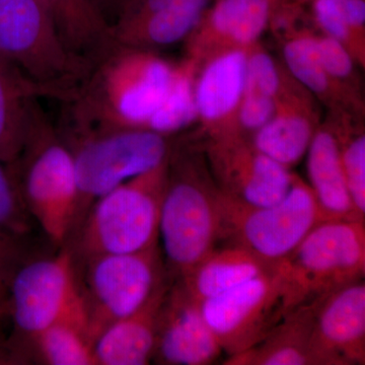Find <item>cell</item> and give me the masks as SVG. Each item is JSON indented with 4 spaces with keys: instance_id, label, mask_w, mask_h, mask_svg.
<instances>
[{
    "instance_id": "cell-34",
    "label": "cell",
    "mask_w": 365,
    "mask_h": 365,
    "mask_svg": "<svg viewBox=\"0 0 365 365\" xmlns=\"http://www.w3.org/2000/svg\"><path fill=\"white\" fill-rule=\"evenodd\" d=\"M24 235L0 227V290L9 294L14 273L29 258Z\"/></svg>"
},
{
    "instance_id": "cell-14",
    "label": "cell",
    "mask_w": 365,
    "mask_h": 365,
    "mask_svg": "<svg viewBox=\"0 0 365 365\" xmlns=\"http://www.w3.org/2000/svg\"><path fill=\"white\" fill-rule=\"evenodd\" d=\"M222 352L201 302L178 280L163 300L153 359L163 364L207 365Z\"/></svg>"
},
{
    "instance_id": "cell-6",
    "label": "cell",
    "mask_w": 365,
    "mask_h": 365,
    "mask_svg": "<svg viewBox=\"0 0 365 365\" xmlns=\"http://www.w3.org/2000/svg\"><path fill=\"white\" fill-rule=\"evenodd\" d=\"M7 295L14 324L4 345L7 361H20L26 343L57 322H81L88 330L78 268L68 247L51 258L28 259L14 273Z\"/></svg>"
},
{
    "instance_id": "cell-16",
    "label": "cell",
    "mask_w": 365,
    "mask_h": 365,
    "mask_svg": "<svg viewBox=\"0 0 365 365\" xmlns=\"http://www.w3.org/2000/svg\"><path fill=\"white\" fill-rule=\"evenodd\" d=\"M249 49L215 53L199 63L195 78L197 121L209 137L240 133L237 113L246 88Z\"/></svg>"
},
{
    "instance_id": "cell-12",
    "label": "cell",
    "mask_w": 365,
    "mask_h": 365,
    "mask_svg": "<svg viewBox=\"0 0 365 365\" xmlns=\"http://www.w3.org/2000/svg\"><path fill=\"white\" fill-rule=\"evenodd\" d=\"M206 155L217 188L250 205L279 202L294 174L257 150L242 133L209 137Z\"/></svg>"
},
{
    "instance_id": "cell-24",
    "label": "cell",
    "mask_w": 365,
    "mask_h": 365,
    "mask_svg": "<svg viewBox=\"0 0 365 365\" xmlns=\"http://www.w3.org/2000/svg\"><path fill=\"white\" fill-rule=\"evenodd\" d=\"M213 0H173L135 25L113 28L117 44L153 50L186 41Z\"/></svg>"
},
{
    "instance_id": "cell-11",
    "label": "cell",
    "mask_w": 365,
    "mask_h": 365,
    "mask_svg": "<svg viewBox=\"0 0 365 365\" xmlns=\"http://www.w3.org/2000/svg\"><path fill=\"white\" fill-rule=\"evenodd\" d=\"M204 318L227 356L261 342L287 314L284 280L272 270L201 302Z\"/></svg>"
},
{
    "instance_id": "cell-18",
    "label": "cell",
    "mask_w": 365,
    "mask_h": 365,
    "mask_svg": "<svg viewBox=\"0 0 365 365\" xmlns=\"http://www.w3.org/2000/svg\"><path fill=\"white\" fill-rule=\"evenodd\" d=\"M170 285L163 282L133 314L107 327L93 343L96 364L144 365L153 359L160 309Z\"/></svg>"
},
{
    "instance_id": "cell-15",
    "label": "cell",
    "mask_w": 365,
    "mask_h": 365,
    "mask_svg": "<svg viewBox=\"0 0 365 365\" xmlns=\"http://www.w3.org/2000/svg\"><path fill=\"white\" fill-rule=\"evenodd\" d=\"M278 0H213L187 42V57L200 63L215 53L250 49L270 25Z\"/></svg>"
},
{
    "instance_id": "cell-8",
    "label": "cell",
    "mask_w": 365,
    "mask_h": 365,
    "mask_svg": "<svg viewBox=\"0 0 365 365\" xmlns=\"http://www.w3.org/2000/svg\"><path fill=\"white\" fill-rule=\"evenodd\" d=\"M284 280L287 314L364 280L365 228L362 220H326L314 227L287 258L277 262Z\"/></svg>"
},
{
    "instance_id": "cell-17",
    "label": "cell",
    "mask_w": 365,
    "mask_h": 365,
    "mask_svg": "<svg viewBox=\"0 0 365 365\" xmlns=\"http://www.w3.org/2000/svg\"><path fill=\"white\" fill-rule=\"evenodd\" d=\"M309 97V91L290 76L276 100L275 114L250 138L257 150L289 170L307 155L319 128Z\"/></svg>"
},
{
    "instance_id": "cell-7",
    "label": "cell",
    "mask_w": 365,
    "mask_h": 365,
    "mask_svg": "<svg viewBox=\"0 0 365 365\" xmlns=\"http://www.w3.org/2000/svg\"><path fill=\"white\" fill-rule=\"evenodd\" d=\"M0 54L61 102L91 68L67 49L41 0H0Z\"/></svg>"
},
{
    "instance_id": "cell-2",
    "label": "cell",
    "mask_w": 365,
    "mask_h": 365,
    "mask_svg": "<svg viewBox=\"0 0 365 365\" xmlns=\"http://www.w3.org/2000/svg\"><path fill=\"white\" fill-rule=\"evenodd\" d=\"M61 118L56 127L71 151L78 178L73 230L98 198L132 178L155 169L172 153L169 136L157 132L88 123L66 113Z\"/></svg>"
},
{
    "instance_id": "cell-28",
    "label": "cell",
    "mask_w": 365,
    "mask_h": 365,
    "mask_svg": "<svg viewBox=\"0 0 365 365\" xmlns=\"http://www.w3.org/2000/svg\"><path fill=\"white\" fill-rule=\"evenodd\" d=\"M311 4L322 32L339 41L356 62L364 63L365 0H313Z\"/></svg>"
},
{
    "instance_id": "cell-3",
    "label": "cell",
    "mask_w": 365,
    "mask_h": 365,
    "mask_svg": "<svg viewBox=\"0 0 365 365\" xmlns=\"http://www.w3.org/2000/svg\"><path fill=\"white\" fill-rule=\"evenodd\" d=\"M9 165L29 215L61 248L76 225L78 178L71 150L38 100L31 105L23 150Z\"/></svg>"
},
{
    "instance_id": "cell-1",
    "label": "cell",
    "mask_w": 365,
    "mask_h": 365,
    "mask_svg": "<svg viewBox=\"0 0 365 365\" xmlns=\"http://www.w3.org/2000/svg\"><path fill=\"white\" fill-rule=\"evenodd\" d=\"M176 67L153 50L116 44L64 101L63 112L88 123L148 130Z\"/></svg>"
},
{
    "instance_id": "cell-35",
    "label": "cell",
    "mask_w": 365,
    "mask_h": 365,
    "mask_svg": "<svg viewBox=\"0 0 365 365\" xmlns=\"http://www.w3.org/2000/svg\"><path fill=\"white\" fill-rule=\"evenodd\" d=\"M97 1L113 26L119 14L123 11L125 7L130 4L132 0H97Z\"/></svg>"
},
{
    "instance_id": "cell-31",
    "label": "cell",
    "mask_w": 365,
    "mask_h": 365,
    "mask_svg": "<svg viewBox=\"0 0 365 365\" xmlns=\"http://www.w3.org/2000/svg\"><path fill=\"white\" fill-rule=\"evenodd\" d=\"M31 220L11 165L0 160V227L26 237Z\"/></svg>"
},
{
    "instance_id": "cell-25",
    "label": "cell",
    "mask_w": 365,
    "mask_h": 365,
    "mask_svg": "<svg viewBox=\"0 0 365 365\" xmlns=\"http://www.w3.org/2000/svg\"><path fill=\"white\" fill-rule=\"evenodd\" d=\"M283 60L295 81L328 104L345 102L353 93L327 74L317 52L316 36L306 31L288 37L283 45Z\"/></svg>"
},
{
    "instance_id": "cell-33",
    "label": "cell",
    "mask_w": 365,
    "mask_h": 365,
    "mask_svg": "<svg viewBox=\"0 0 365 365\" xmlns=\"http://www.w3.org/2000/svg\"><path fill=\"white\" fill-rule=\"evenodd\" d=\"M276 107L275 98L245 91L237 113V131L245 135L259 130L274 116Z\"/></svg>"
},
{
    "instance_id": "cell-23",
    "label": "cell",
    "mask_w": 365,
    "mask_h": 365,
    "mask_svg": "<svg viewBox=\"0 0 365 365\" xmlns=\"http://www.w3.org/2000/svg\"><path fill=\"white\" fill-rule=\"evenodd\" d=\"M275 264L263 260L241 246L230 244L227 248L213 250L186 276L178 280L202 302L269 272Z\"/></svg>"
},
{
    "instance_id": "cell-37",
    "label": "cell",
    "mask_w": 365,
    "mask_h": 365,
    "mask_svg": "<svg viewBox=\"0 0 365 365\" xmlns=\"http://www.w3.org/2000/svg\"><path fill=\"white\" fill-rule=\"evenodd\" d=\"M289 1L294 2V4H300V6H304V4H307L309 2L311 4L313 0H289Z\"/></svg>"
},
{
    "instance_id": "cell-5",
    "label": "cell",
    "mask_w": 365,
    "mask_h": 365,
    "mask_svg": "<svg viewBox=\"0 0 365 365\" xmlns=\"http://www.w3.org/2000/svg\"><path fill=\"white\" fill-rule=\"evenodd\" d=\"M218 192L192 155L172 150L160 235L168 267L178 279L200 263L222 239Z\"/></svg>"
},
{
    "instance_id": "cell-19",
    "label": "cell",
    "mask_w": 365,
    "mask_h": 365,
    "mask_svg": "<svg viewBox=\"0 0 365 365\" xmlns=\"http://www.w3.org/2000/svg\"><path fill=\"white\" fill-rule=\"evenodd\" d=\"M309 184L328 220H362L352 202L333 127H319L307 153Z\"/></svg>"
},
{
    "instance_id": "cell-9",
    "label": "cell",
    "mask_w": 365,
    "mask_h": 365,
    "mask_svg": "<svg viewBox=\"0 0 365 365\" xmlns=\"http://www.w3.org/2000/svg\"><path fill=\"white\" fill-rule=\"evenodd\" d=\"M222 239L277 263L300 244L319 223L326 222L309 184L294 175L287 195L268 206L250 205L218 192Z\"/></svg>"
},
{
    "instance_id": "cell-21",
    "label": "cell",
    "mask_w": 365,
    "mask_h": 365,
    "mask_svg": "<svg viewBox=\"0 0 365 365\" xmlns=\"http://www.w3.org/2000/svg\"><path fill=\"white\" fill-rule=\"evenodd\" d=\"M314 300L289 312L258 344L228 356L230 365H314L311 337Z\"/></svg>"
},
{
    "instance_id": "cell-4",
    "label": "cell",
    "mask_w": 365,
    "mask_h": 365,
    "mask_svg": "<svg viewBox=\"0 0 365 365\" xmlns=\"http://www.w3.org/2000/svg\"><path fill=\"white\" fill-rule=\"evenodd\" d=\"M168 172L169 160L98 198L64 245L74 260L157 246Z\"/></svg>"
},
{
    "instance_id": "cell-36",
    "label": "cell",
    "mask_w": 365,
    "mask_h": 365,
    "mask_svg": "<svg viewBox=\"0 0 365 365\" xmlns=\"http://www.w3.org/2000/svg\"><path fill=\"white\" fill-rule=\"evenodd\" d=\"M6 314H9V295L0 290V323Z\"/></svg>"
},
{
    "instance_id": "cell-27",
    "label": "cell",
    "mask_w": 365,
    "mask_h": 365,
    "mask_svg": "<svg viewBox=\"0 0 365 365\" xmlns=\"http://www.w3.org/2000/svg\"><path fill=\"white\" fill-rule=\"evenodd\" d=\"M198 67L199 62L191 57L177 63L172 85L150 120L148 130L170 136L197 121L195 78Z\"/></svg>"
},
{
    "instance_id": "cell-10",
    "label": "cell",
    "mask_w": 365,
    "mask_h": 365,
    "mask_svg": "<svg viewBox=\"0 0 365 365\" xmlns=\"http://www.w3.org/2000/svg\"><path fill=\"white\" fill-rule=\"evenodd\" d=\"M91 344L107 327L133 314L167 281L158 246L76 262Z\"/></svg>"
},
{
    "instance_id": "cell-32",
    "label": "cell",
    "mask_w": 365,
    "mask_h": 365,
    "mask_svg": "<svg viewBox=\"0 0 365 365\" xmlns=\"http://www.w3.org/2000/svg\"><path fill=\"white\" fill-rule=\"evenodd\" d=\"M317 52L322 66L331 79L345 86L348 81H353L354 64L356 60L349 50L339 41L328 36H316Z\"/></svg>"
},
{
    "instance_id": "cell-13",
    "label": "cell",
    "mask_w": 365,
    "mask_h": 365,
    "mask_svg": "<svg viewBox=\"0 0 365 365\" xmlns=\"http://www.w3.org/2000/svg\"><path fill=\"white\" fill-rule=\"evenodd\" d=\"M314 365L365 364V285L360 280L314 300Z\"/></svg>"
},
{
    "instance_id": "cell-22",
    "label": "cell",
    "mask_w": 365,
    "mask_h": 365,
    "mask_svg": "<svg viewBox=\"0 0 365 365\" xmlns=\"http://www.w3.org/2000/svg\"><path fill=\"white\" fill-rule=\"evenodd\" d=\"M54 95L0 54V160L14 163L20 155L28 131L31 105Z\"/></svg>"
},
{
    "instance_id": "cell-26",
    "label": "cell",
    "mask_w": 365,
    "mask_h": 365,
    "mask_svg": "<svg viewBox=\"0 0 365 365\" xmlns=\"http://www.w3.org/2000/svg\"><path fill=\"white\" fill-rule=\"evenodd\" d=\"M33 350L45 364H96L93 346L88 339L86 326L78 321L57 322L41 331L26 343L20 361Z\"/></svg>"
},
{
    "instance_id": "cell-20",
    "label": "cell",
    "mask_w": 365,
    "mask_h": 365,
    "mask_svg": "<svg viewBox=\"0 0 365 365\" xmlns=\"http://www.w3.org/2000/svg\"><path fill=\"white\" fill-rule=\"evenodd\" d=\"M60 38L78 58L93 66L117 44L113 26L97 0H41Z\"/></svg>"
},
{
    "instance_id": "cell-29",
    "label": "cell",
    "mask_w": 365,
    "mask_h": 365,
    "mask_svg": "<svg viewBox=\"0 0 365 365\" xmlns=\"http://www.w3.org/2000/svg\"><path fill=\"white\" fill-rule=\"evenodd\" d=\"M335 128L339 141L340 157L352 202L359 215H365V135L364 132L346 128L344 119Z\"/></svg>"
},
{
    "instance_id": "cell-30",
    "label": "cell",
    "mask_w": 365,
    "mask_h": 365,
    "mask_svg": "<svg viewBox=\"0 0 365 365\" xmlns=\"http://www.w3.org/2000/svg\"><path fill=\"white\" fill-rule=\"evenodd\" d=\"M288 76L260 45L250 48L245 91H255L277 100L287 85Z\"/></svg>"
}]
</instances>
